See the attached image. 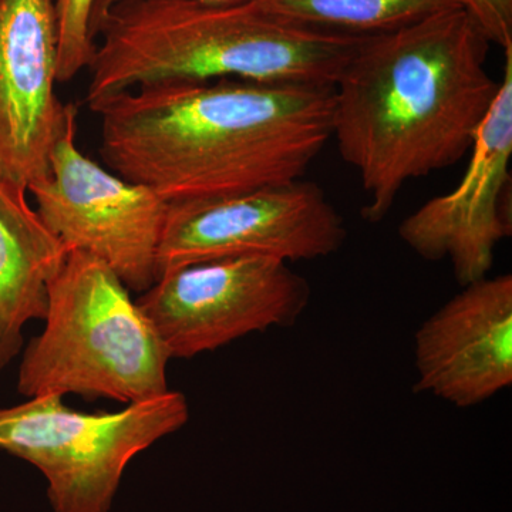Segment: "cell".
<instances>
[{"label":"cell","mask_w":512,"mask_h":512,"mask_svg":"<svg viewBox=\"0 0 512 512\" xmlns=\"http://www.w3.org/2000/svg\"><path fill=\"white\" fill-rule=\"evenodd\" d=\"M419 382L431 393L466 409L512 384V276L464 286L427 319L414 338Z\"/></svg>","instance_id":"11"},{"label":"cell","mask_w":512,"mask_h":512,"mask_svg":"<svg viewBox=\"0 0 512 512\" xmlns=\"http://www.w3.org/2000/svg\"><path fill=\"white\" fill-rule=\"evenodd\" d=\"M94 3L96 0H55L57 83L72 82L92 62L96 50Z\"/></svg>","instance_id":"14"},{"label":"cell","mask_w":512,"mask_h":512,"mask_svg":"<svg viewBox=\"0 0 512 512\" xmlns=\"http://www.w3.org/2000/svg\"><path fill=\"white\" fill-rule=\"evenodd\" d=\"M311 288L268 256L224 259L168 272L136 299L171 359H190L249 333L292 326Z\"/></svg>","instance_id":"8"},{"label":"cell","mask_w":512,"mask_h":512,"mask_svg":"<svg viewBox=\"0 0 512 512\" xmlns=\"http://www.w3.org/2000/svg\"><path fill=\"white\" fill-rule=\"evenodd\" d=\"M366 36L293 25L254 0H126L96 28L86 103L144 84L220 79L333 87Z\"/></svg>","instance_id":"3"},{"label":"cell","mask_w":512,"mask_h":512,"mask_svg":"<svg viewBox=\"0 0 512 512\" xmlns=\"http://www.w3.org/2000/svg\"><path fill=\"white\" fill-rule=\"evenodd\" d=\"M92 111L109 170L174 204L301 180L332 138L333 87L170 80Z\"/></svg>","instance_id":"1"},{"label":"cell","mask_w":512,"mask_h":512,"mask_svg":"<svg viewBox=\"0 0 512 512\" xmlns=\"http://www.w3.org/2000/svg\"><path fill=\"white\" fill-rule=\"evenodd\" d=\"M264 12L305 28L376 36L434 13L461 8L458 0H254Z\"/></svg>","instance_id":"13"},{"label":"cell","mask_w":512,"mask_h":512,"mask_svg":"<svg viewBox=\"0 0 512 512\" xmlns=\"http://www.w3.org/2000/svg\"><path fill=\"white\" fill-rule=\"evenodd\" d=\"M121 2H126V0H96L93 13L94 39H96V28L100 20L103 19V16L106 15L111 8H114V6L119 5ZM200 2L214 3V5H232V3L249 2V0H200Z\"/></svg>","instance_id":"16"},{"label":"cell","mask_w":512,"mask_h":512,"mask_svg":"<svg viewBox=\"0 0 512 512\" xmlns=\"http://www.w3.org/2000/svg\"><path fill=\"white\" fill-rule=\"evenodd\" d=\"M22 188L0 181V372L23 348V328L45 319L49 286L69 249Z\"/></svg>","instance_id":"12"},{"label":"cell","mask_w":512,"mask_h":512,"mask_svg":"<svg viewBox=\"0 0 512 512\" xmlns=\"http://www.w3.org/2000/svg\"><path fill=\"white\" fill-rule=\"evenodd\" d=\"M490 40L463 8L366 36L333 86L332 138L379 222L403 185L470 153L500 80Z\"/></svg>","instance_id":"2"},{"label":"cell","mask_w":512,"mask_h":512,"mask_svg":"<svg viewBox=\"0 0 512 512\" xmlns=\"http://www.w3.org/2000/svg\"><path fill=\"white\" fill-rule=\"evenodd\" d=\"M490 43L512 47V0H458Z\"/></svg>","instance_id":"15"},{"label":"cell","mask_w":512,"mask_h":512,"mask_svg":"<svg viewBox=\"0 0 512 512\" xmlns=\"http://www.w3.org/2000/svg\"><path fill=\"white\" fill-rule=\"evenodd\" d=\"M43 320L20 362L18 390L26 399L79 394L131 404L170 390L164 343L130 289L96 256L69 251Z\"/></svg>","instance_id":"4"},{"label":"cell","mask_w":512,"mask_h":512,"mask_svg":"<svg viewBox=\"0 0 512 512\" xmlns=\"http://www.w3.org/2000/svg\"><path fill=\"white\" fill-rule=\"evenodd\" d=\"M345 224L318 185L295 181L211 200L168 204L157 279L185 266L268 256L311 261L338 252Z\"/></svg>","instance_id":"6"},{"label":"cell","mask_w":512,"mask_h":512,"mask_svg":"<svg viewBox=\"0 0 512 512\" xmlns=\"http://www.w3.org/2000/svg\"><path fill=\"white\" fill-rule=\"evenodd\" d=\"M190 407L168 390L117 413H82L62 396L30 397L0 409V448L46 477L55 512H109L130 461L183 429Z\"/></svg>","instance_id":"5"},{"label":"cell","mask_w":512,"mask_h":512,"mask_svg":"<svg viewBox=\"0 0 512 512\" xmlns=\"http://www.w3.org/2000/svg\"><path fill=\"white\" fill-rule=\"evenodd\" d=\"M470 161L456 188L431 198L400 224L404 244L427 261L450 258L458 284L487 278L495 248L511 237L512 47Z\"/></svg>","instance_id":"9"},{"label":"cell","mask_w":512,"mask_h":512,"mask_svg":"<svg viewBox=\"0 0 512 512\" xmlns=\"http://www.w3.org/2000/svg\"><path fill=\"white\" fill-rule=\"evenodd\" d=\"M55 0H0V181L28 191L49 173L72 104L56 96Z\"/></svg>","instance_id":"10"},{"label":"cell","mask_w":512,"mask_h":512,"mask_svg":"<svg viewBox=\"0 0 512 512\" xmlns=\"http://www.w3.org/2000/svg\"><path fill=\"white\" fill-rule=\"evenodd\" d=\"M76 119L72 104L49 173L29 187L37 214L69 251L96 256L130 291H147L157 281L168 202L84 156L76 143Z\"/></svg>","instance_id":"7"}]
</instances>
